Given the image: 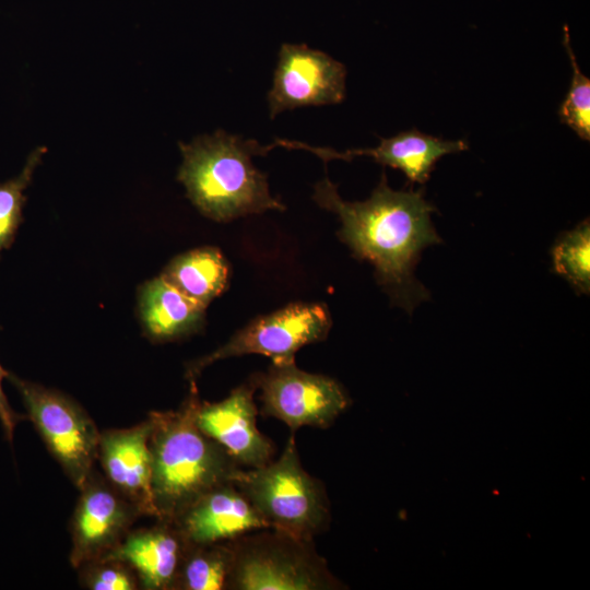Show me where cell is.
I'll list each match as a JSON object with an SVG mask.
<instances>
[{
    "label": "cell",
    "mask_w": 590,
    "mask_h": 590,
    "mask_svg": "<svg viewBox=\"0 0 590 590\" xmlns=\"http://www.w3.org/2000/svg\"><path fill=\"white\" fill-rule=\"evenodd\" d=\"M314 201L333 212L341 222L339 238L358 260L375 268L377 283L394 306L412 314L429 291L416 279L421 252L441 244L430 214L436 208L421 190H393L382 174L378 186L365 201L343 200L328 177L314 188Z\"/></svg>",
    "instance_id": "cell-1"
},
{
    "label": "cell",
    "mask_w": 590,
    "mask_h": 590,
    "mask_svg": "<svg viewBox=\"0 0 590 590\" xmlns=\"http://www.w3.org/2000/svg\"><path fill=\"white\" fill-rule=\"evenodd\" d=\"M177 412L153 415L150 436L151 488L157 516L177 519L210 489L234 482L240 468L196 423L192 392Z\"/></svg>",
    "instance_id": "cell-2"
},
{
    "label": "cell",
    "mask_w": 590,
    "mask_h": 590,
    "mask_svg": "<svg viewBox=\"0 0 590 590\" xmlns=\"http://www.w3.org/2000/svg\"><path fill=\"white\" fill-rule=\"evenodd\" d=\"M182 163L178 180L193 205L206 217L229 222L269 210H285L270 192L267 175L258 170L252 155L261 154L255 140L217 130L190 143H179Z\"/></svg>",
    "instance_id": "cell-3"
},
{
    "label": "cell",
    "mask_w": 590,
    "mask_h": 590,
    "mask_svg": "<svg viewBox=\"0 0 590 590\" xmlns=\"http://www.w3.org/2000/svg\"><path fill=\"white\" fill-rule=\"evenodd\" d=\"M234 484L276 532L310 542L328 524L324 492L302 467L293 437L278 460L240 469Z\"/></svg>",
    "instance_id": "cell-4"
},
{
    "label": "cell",
    "mask_w": 590,
    "mask_h": 590,
    "mask_svg": "<svg viewBox=\"0 0 590 590\" xmlns=\"http://www.w3.org/2000/svg\"><path fill=\"white\" fill-rule=\"evenodd\" d=\"M326 305L293 303L276 311L259 316L237 331L224 345L190 364L187 377L196 378L205 367L229 357L260 354L273 363L295 361L305 345L324 340L331 328Z\"/></svg>",
    "instance_id": "cell-5"
},
{
    "label": "cell",
    "mask_w": 590,
    "mask_h": 590,
    "mask_svg": "<svg viewBox=\"0 0 590 590\" xmlns=\"http://www.w3.org/2000/svg\"><path fill=\"white\" fill-rule=\"evenodd\" d=\"M7 377L50 452L73 483L84 486L99 446L101 436L93 421L64 394L12 374Z\"/></svg>",
    "instance_id": "cell-6"
},
{
    "label": "cell",
    "mask_w": 590,
    "mask_h": 590,
    "mask_svg": "<svg viewBox=\"0 0 590 590\" xmlns=\"http://www.w3.org/2000/svg\"><path fill=\"white\" fill-rule=\"evenodd\" d=\"M255 379L261 390L262 414L282 421L293 432L302 426L328 427L351 403L337 380L302 370L295 361L272 362Z\"/></svg>",
    "instance_id": "cell-7"
},
{
    "label": "cell",
    "mask_w": 590,
    "mask_h": 590,
    "mask_svg": "<svg viewBox=\"0 0 590 590\" xmlns=\"http://www.w3.org/2000/svg\"><path fill=\"white\" fill-rule=\"evenodd\" d=\"M274 538L235 548L229 582L241 590H318L331 587L322 562L309 542L276 532Z\"/></svg>",
    "instance_id": "cell-8"
},
{
    "label": "cell",
    "mask_w": 590,
    "mask_h": 590,
    "mask_svg": "<svg viewBox=\"0 0 590 590\" xmlns=\"http://www.w3.org/2000/svg\"><path fill=\"white\" fill-rule=\"evenodd\" d=\"M345 78L344 64L330 55L305 44H283L268 93L270 118L284 110L343 102Z\"/></svg>",
    "instance_id": "cell-9"
},
{
    "label": "cell",
    "mask_w": 590,
    "mask_h": 590,
    "mask_svg": "<svg viewBox=\"0 0 590 590\" xmlns=\"http://www.w3.org/2000/svg\"><path fill=\"white\" fill-rule=\"evenodd\" d=\"M257 390L255 376L215 403L198 402L196 423L208 437L217 442L238 465L260 468L272 461V441L256 424Z\"/></svg>",
    "instance_id": "cell-10"
},
{
    "label": "cell",
    "mask_w": 590,
    "mask_h": 590,
    "mask_svg": "<svg viewBox=\"0 0 590 590\" xmlns=\"http://www.w3.org/2000/svg\"><path fill=\"white\" fill-rule=\"evenodd\" d=\"M272 148L300 149L314 153L324 163L331 160L351 161L356 156H368L375 162L400 169L411 182L424 184L433 172L437 161L447 154L468 150L463 140H442L411 129L394 137L380 139L376 148L354 149L339 152L329 148L311 146L307 143L275 139Z\"/></svg>",
    "instance_id": "cell-11"
},
{
    "label": "cell",
    "mask_w": 590,
    "mask_h": 590,
    "mask_svg": "<svg viewBox=\"0 0 590 590\" xmlns=\"http://www.w3.org/2000/svg\"><path fill=\"white\" fill-rule=\"evenodd\" d=\"M177 520L184 538L197 546L268 528L234 482L221 484L200 496Z\"/></svg>",
    "instance_id": "cell-12"
},
{
    "label": "cell",
    "mask_w": 590,
    "mask_h": 590,
    "mask_svg": "<svg viewBox=\"0 0 590 590\" xmlns=\"http://www.w3.org/2000/svg\"><path fill=\"white\" fill-rule=\"evenodd\" d=\"M153 418L123 430L99 437L104 469L110 481L150 514H155L151 476L150 436Z\"/></svg>",
    "instance_id": "cell-13"
},
{
    "label": "cell",
    "mask_w": 590,
    "mask_h": 590,
    "mask_svg": "<svg viewBox=\"0 0 590 590\" xmlns=\"http://www.w3.org/2000/svg\"><path fill=\"white\" fill-rule=\"evenodd\" d=\"M205 306L189 298L162 275L146 281L138 293V311L145 334L157 342L173 341L198 331Z\"/></svg>",
    "instance_id": "cell-14"
},
{
    "label": "cell",
    "mask_w": 590,
    "mask_h": 590,
    "mask_svg": "<svg viewBox=\"0 0 590 590\" xmlns=\"http://www.w3.org/2000/svg\"><path fill=\"white\" fill-rule=\"evenodd\" d=\"M127 519L123 504L103 487H91L82 496L73 524L74 564L107 547Z\"/></svg>",
    "instance_id": "cell-15"
},
{
    "label": "cell",
    "mask_w": 590,
    "mask_h": 590,
    "mask_svg": "<svg viewBox=\"0 0 590 590\" xmlns=\"http://www.w3.org/2000/svg\"><path fill=\"white\" fill-rule=\"evenodd\" d=\"M132 565L148 589H163L175 579L180 543L167 529H153L129 536L113 554Z\"/></svg>",
    "instance_id": "cell-16"
},
{
    "label": "cell",
    "mask_w": 590,
    "mask_h": 590,
    "mask_svg": "<svg viewBox=\"0 0 590 590\" xmlns=\"http://www.w3.org/2000/svg\"><path fill=\"white\" fill-rule=\"evenodd\" d=\"M162 276L189 298L208 306L228 284L229 267L215 247H201L175 257Z\"/></svg>",
    "instance_id": "cell-17"
},
{
    "label": "cell",
    "mask_w": 590,
    "mask_h": 590,
    "mask_svg": "<svg viewBox=\"0 0 590 590\" xmlns=\"http://www.w3.org/2000/svg\"><path fill=\"white\" fill-rule=\"evenodd\" d=\"M552 257L554 271L569 282L578 295L590 293V223L583 220L556 239Z\"/></svg>",
    "instance_id": "cell-18"
},
{
    "label": "cell",
    "mask_w": 590,
    "mask_h": 590,
    "mask_svg": "<svg viewBox=\"0 0 590 590\" xmlns=\"http://www.w3.org/2000/svg\"><path fill=\"white\" fill-rule=\"evenodd\" d=\"M182 568V583L189 590H219L225 587L235 560L234 546L202 545Z\"/></svg>",
    "instance_id": "cell-19"
},
{
    "label": "cell",
    "mask_w": 590,
    "mask_h": 590,
    "mask_svg": "<svg viewBox=\"0 0 590 590\" xmlns=\"http://www.w3.org/2000/svg\"><path fill=\"white\" fill-rule=\"evenodd\" d=\"M46 148H36L27 157L22 172L14 178L0 182V252L10 246L22 221L24 191L31 184L35 169L42 162Z\"/></svg>",
    "instance_id": "cell-20"
},
{
    "label": "cell",
    "mask_w": 590,
    "mask_h": 590,
    "mask_svg": "<svg viewBox=\"0 0 590 590\" xmlns=\"http://www.w3.org/2000/svg\"><path fill=\"white\" fill-rule=\"evenodd\" d=\"M564 45L573 67V79L566 97L558 109L562 123L571 128L577 135L590 140V80L579 69L570 46L569 33L565 27Z\"/></svg>",
    "instance_id": "cell-21"
},
{
    "label": "cell",
    "mask_w": 590,
    "mask_h": 590,
    "mask_svg": "<svg viewBox=\"0 0 590 590\" xmlns=\"http://www.w3.org/2000/svg\"><path fill=\"white\" fill-rule=\"evenodd\" d=\"M90 588L94 590H131L134 582L126 570L107 566L96 569L88 580Z\"/></svg>",
    "instance_id": "cell-22"
},
{
    "label": "cell",
    "mask_w": 590,
    "mask_h": 590,
    "mask_svg": "<svg viewBox=\"0 0 590 590\" xmlns=\"http://www.w3.org/2000/svg\"><path fill=\"white\" fill-rule=\"evenodd\" d=\"M7 376L8 373L0 365V423L5 438L12 440L15 427L22 416L14 412V410L10 406L9 401L2 389V380Z\"/></svg>",
    "instance_id": "cell-23"
}]
</instances>
